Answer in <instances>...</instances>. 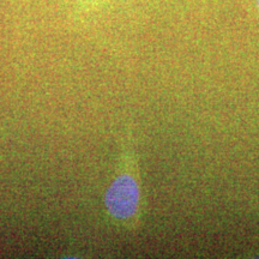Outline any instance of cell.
I'll list each match as a JSON object with an SVG mask.
<instances>
[{
  "instance_id": "6da1fadb",
  "label": "cell",
  "mask_w": 259,
  "mask_h": 259,
  "mask_svg": "<svg viewBox=\"0 0 259 259\" xmlns=\"http://www.w3.org/2000/svg\"><path fill=\"white\" fill-rule=\"evenodd\" d=\"M122 150L119 168L105 193L107 215L115 226L134 232L141 225L143 197L136 151L132 147Z\"/></svg>"
},
{
  "instance_id": "7a4b0ae2",
  "label": "cell",
  "mask_w": 259,
  "mask_h": 259,
  "mask_svg": "<svg viewBox=\"0 0 259 259\" xmlns=\"http://www.w3.org/2000/svg\"><path fill=\"white\" fill-rule=\"evenodd\" d=\"M76 2H78L83 5H93L94 6V5L99 4V3L105 2V0H76Z\"/></svg>"
},
{
  "instance_id": "3957f363",
  "label": "cell",
  "mask_w": 259,
  "mask_h": 259,
  "mask_svg": "<svg viewBox=\"0 0 259 259\" xmlns=\"http://www.w3.org/2000/svg\"><path fill=\"white\" fill-rule=\"evenodd\" d=\"M255 4H257V8H258V11H259V0H255Z\"/></svg>"
}]
</instances>
